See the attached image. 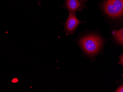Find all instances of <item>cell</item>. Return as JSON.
Returning a JSON list of instances; mask_svg holds the SVG:
<instances>
[{"instance_id": "cell-1", "label": "cell", "mask_w": 123, "mask_h": 92, "mask_svg": "<svg viewBox=\"0 0 123 92\" xmlns=\"http://www.w3.org/2000/svg\"><path fill=\"white\" fill-rule=\"evenodd\" d=\"M103 38L96 34L86 35L82 37L79 41L84 51L90 56L96 54L103 46Z\"/></svg>"}, {"instance_id": "cell-2", "label": "cell", "mask_w": 123, "mask_h": 92, "mask_svg": "<svg viewBox=\"0 0 123 92\" xmlns=\"http://www.w3.org/2000/svg\"><path fill=\"white\" fill-rule=\"evenodd\" d=\"M102 7L104 13L110 17L118 18L123 16V0H105Z\"/></svg>"}, {"instance_id": "cell-3", "label": "cell", "mask_w": 123, "mask_h": 92, "mask_svg": "<svg viewBox=\"0 0 123 92\" xmlns=\"http://www.w3.org/2000/svg\"><path fill=\"white\" fill-rule=\"evenodd\" d=\"M82 23V21L77 17L75 13L69 12V16L67 20L63 24L65 25V31L66 32V35L74 33L78 25Z\"/></svg>"}, {"instance_id": "cell-4", "label": "cell", "mask_w": 123, "mask_h": 92, "mask_svg": "<svg viewBox=\"0 0 123 92\" xmlns=\"http://www.w3.org/2000/svg\"><path fill=\"white\" fill-rule=\"evenodd\" d=\"M63 7L67 9L69 12L75 13L81 11L86 6L79 0H66Z\"/></svg>"}, {"instance_id": "cell-5", "label": "cell", "mask_w": 123, "mask_h": 92, "mask_svg": "<svg viewBox=\"0 0 123 92\" xmlns=\"http://www.w3.org/2000/svg\"><path fill=\"white\" fill-rule=\"evenodd\" d=\"M112 34L113 35L115 41L120 45L123 44V28L120 30L114 29L112 31Z\"/></svg>"}, {"instance_id": "cell-6", "label": "cell", "mask_w": 123, "mask_h": 92, "mask_svg": "<svg viewBox=\"0 0 123 92\" xmlns=\"http://www.w3.org/2000/svg\"><path fill=\"white\" fill-rule=\"evenodd\" d=\"M115 92H123V85H121L119 87L117 90H115Z\"/></svg>"}, {"instance_id": "cell-7", "label": "cell", "mask_w": 123, "mask_h": 92, "mask_svg": "<svg viewBox=\"0 0 123 92\" xmlns=\"http://www.w3.org/2000/svg\"><path fill=\"white\" fill-rule=\"evenodd\" d=\"M119 58H120V60L117 63L119 64H121L122 65H123V54L122 55H120Z\"/></svg>"}, {"instance_id": "cell-8", "label": "cell", "mask_w": 123, "mask_h": 92, "mask_svg": "<svg viewBox=\"0 0 123 92\" xmlns=\"http://www.w3.org/2000/svg\"><path fill=\"white\" fill-rule=\"evenodd\" d=\"M79 0L80 2H85L86 0Z\"/></svg>"}]
</instances>
